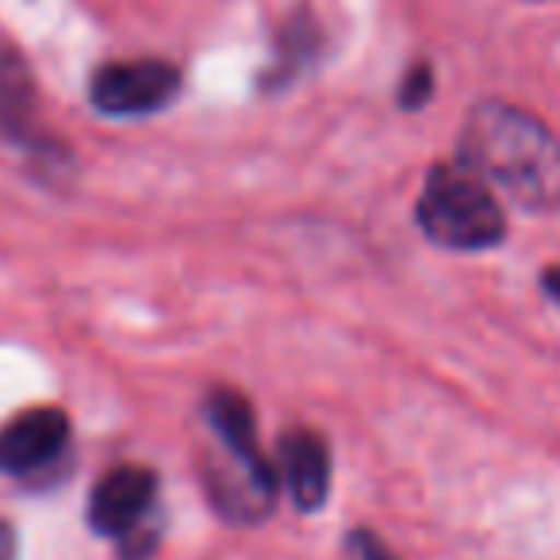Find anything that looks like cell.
Segmentation results:
<instances>
[{"label": "cell", "mask_w": 560, "mask_h": 560, "mask_svg": "<svg viewBox=\"0 0 560 560\" xmlns=\"http://www.w3.org/2000/svg\"><path fill=\"white\" fill-rule=\"evenodd\" d=\"M353 549H358L361 560H396V552H392L373 529H358V534H353Z\"/></svg>", "instance_id": "11"}, {"label": "cell", "mask_w": 560, "mask_h": 560, "mask_svg": "<svg viewBox=\"0 0 560 560\" xmlns=\"http://www.w3.org/2000/svg\"><path fill=\"white\" fill-rule=\"evenodd\" d=\"M158 476L147 465H116L89 495V526L104 537H127L139 529L154 503Z\"/></svg>", "instance_id": "6"}, {"label": "cell", "mask_w": 560, "mask_h": 560, "mask_svg": "<svg viewBox=\"0 0 560 560\" xmlns=\"http://www.w3.org/2000/svg\"><path fill=\"white\" fill-rule=\"evenodd\" d=\"M415 223L434 246L480 254L506 238V211L483 177L460 162L430 165L422 192L415 200Z\"/></svg>", "instance_id": "2"}, {"label": "cell", "mask_w": 560, "mask_h": 560, "mask_svg": "<svg viewBox=\"0 0 560 560\" xmlns=\"http://www.w3.org/2000/svg\"><path fill=\"white\" fill-rule=\"evenodd\" d=\"M460 165L529 211L560 208V139L506 101H480L460 127Z\"/></svg>", "instance_id": "1"}, {"label": "cell", "mask_w": 560, "mask_h": 560, "mask_svg": "<svg viewBox=\"0 0 560 560\" xmlns=\"http://www.w3.org/2000/svg\"><path fill=\"white\" fill-rule=\"evenodd\" d=\"M66 442H70V415L58 407H32L0 427V472H39L62 457Z\"/></svg>", "instance_id": "5"}, {"label": "cell", "mask_w": 560, "mask_h": 560, "mask_svg": "<svg viewBox=\"0 0 560 560\" xmlns=\"http://www.w3.org/2000/svg\"><path fill=\"white\" fill-rule=\"evenodd\" d=\"M319 24H315V16H307V12H300V16H292L289 24L280 27L277 35V62H272V70L261 78V89L265 93H277V89H284L289 81H296L300 73L307 70V66L319 58Z\"/></svg>", "instance_id": "9"}, {"label": "cell", "mask_w": 560, "mask_h": 560, "mask_svg": "<svg viewBox=\"0 0 560 560\" xmlns=\"http://www.w3.org/2000/svg\"><path fill=\"white\" fill-rule=\"evenodd\" d=\"M541 289H545V296L560 307V265H549V269L541 272Z\"/></svg>", "instance_id": "12"}, {"label": "cell", "mask_w": 560, "mask_h": 560, "mask_svg": "<svg viewBox=\"0 0 560 560\" xmlns=\"http://www.w3.org/2000/svg\"><path fill=\"white\" fill-rule=\"evenodd\" d=\"M203 480H208L215 511H223L231 522H257L272 511L280 476L265 457H242L219 445L203 460Z\"/></svg>", "instance_id": "4"}, {"label": "cell", "mask_w": 560, "mask_h": 560, "mask_svg": "<svg viewBox=\"0 0 560 560\" xmlns=\"http://www.w3.org/2000/svg\"><path fill=\"white\" fill-rule=\"evenodd\" d=\"M0 135L9 142H20L39 158H58L66 162L70 147L43 139L39 124H35V81L24 58L12 47H0Z\"/></svg>", "instance_id": "7"}, {"label": "cell", "mask_w": 560, "mask_h": 560, "mask_svg": "<svg viewBox=\"0 0 560 560\" xmlns=\"http://www.w3.org/2000/svg\"><path fill=\"white\" fill-rule=\"evenodd\" d=\"M277 472L300 511H319L330 495V445L319 430L296 427L277 442Z\"/></svg>", "instance_id": "8"}, {"label": "cell", "mask_w": 560, "mask_h": 560, "mask_svg": "<svg viewBox=\"0 0 560 560\" xmlns=\"http://www.w3.org/2000/svg\"><path fill=\"white\" fill-rule=\"evenodd\" d=\"M185 93V73L165 58H124L104 62L89 81V104L101 116L139 119L165 112Z\"/></svg>", "instance_id": "3"}, {"label": "cell", "mask_w": 560, "mask_h": 560, "mask_svg": "<svg viewBox=\"0 0 560 560\" xmlns=\"http://www.w3.org/2000/svg\"><path fill=\"white\" fill-rule=\"evenodd\" d=\"M434 66L430 62H415L411 70L404 73V81H399V93H396V104L404 112H419L427 108L430 101H434Z\"/></svg>", "instance_id": "10"}, {"label": "cell", "mask_w": 560, "mask_h": 560, "mask_svg": "<svg viewBox=\"0 0 560 560\" xmlns=\"http://www.w3.org/2000/svg\"><path fill=\"white\" fill-rule=\"evenodd\" d=\"M0 560H16V534L9 522H0Z\"/></svg>", "instance_id": "13"}]
</instances>
